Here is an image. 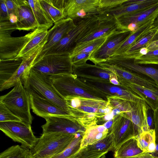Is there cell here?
<instances>
[{
    "instance_id": "cell-46",
    "label": "cell",
    "mask_w": 158,
    "mask_h": 158,
    "mask_svg": "<svg viewBox=\"0 0 158 158\" xmlns=\"http://www.w3.org/2000/svg\"><path fill=\"white\" fill-rule=\"evenodd\" d=\"M122 158H155L148 152H143L134 156Z\"/></svg>"
},
{
    "instance_id": "cell-22",
    "label": "cell",
    "mask_w": 158,
    "mask_h": 158,
    "mask_svg": "<svg viewBox=\"0 0 158 158\" xmlns=\"http://www.w3.org/2000/svg\"><path fill=\"white\" fill-rule=\"evenodd\" d=\"M48 16L53 23L67 18L64 9L65 0H40Z\"/></svg>"
},
{
    "instance_id": "cell-26",
    "label": "cell",
    "mask_w": 158,
    "mask_h": 158,
    "mask_svg": "<svg viewBox=\"0 0 158 158\" xmlns=\"http://www.w3.org/2000/svg\"><path fill=\"white\" fill-rule=\"evenodd\" d=\"M158 31V26L134 43L126 52L122 55L126 58L131 59L140 57L141 56L139 53L140 49L146 47L153 40Z\"/></svg>"
},
{
    "instance_id": "cell-17",
    "label": "cell",
    "mask_w": 158,
    "mask_h": 158,
    "mask_svg": "<svg viewBox=\"0 0 158 158\" xmlns=\"http://www.w3.org/2000/svg\"><path fill=\"white\" fill-rule=\"evenodd\" d=\"M158 15V3L155 5L134 13L123 15L116 18L120 28L128 30L127 26L131 23L137 24L139 27Z\"/></svg>"
},
{
    "instance_id": "cell-19",
    "label": "cell",
    "mask_w": 158,
    "mask_h": 158,
    "mask_svg": "<svg viewBox=\"0 0 158 158\" xmlns=\"http://www.w3.org/2000/svg\"><path fill=\"white\" fill-rule=\"evenodd\" d=\"M157 16L152 18L142 25L135 31L131 32L113 56L124 54L134 43L157 27L154 23Z\"/></svg>"
},
{
    "instance_id": "cell-12",
    "label": "cell",
    "mask_w": 158,
    "mask_h": 158,
    "mask_svg": "<svg viewBox=\"0 0 158 158\" xmlns=\"http://www.w3.org/2000/svg\"><path fill=\"white\" fill-rule=\"evenodd\" d=\"M35 32L36 29L22 36L0 37V60L16 58Z\"/></svg>"
},
{
    "instance_id": "cell-50",
    "label": "cell",
    "mask_w": 158,
    "mask_h": 158,
    "mask_svg": "<svg viewBox=\"0 0 158 158\" xmlns=\"http://www.w3.org/2000/svg\"><path fill=\"white\" fill-rule=\"evenodd\" d=\"M138 25L134 23H131L128 25L127 28L130 31L133 32L135 31L139 28Z\"/></svg>"
},
{
    "instance_id": "cell-6",
    "label": "cell",
    "mask_w": 158,
    "mask_h": 158,
    "mask_svg": "<svg viewBox=\"0 0 158 158\" xmlns=\"http://www.w3.org/2000/svg\"><path fill=\"white\" fill-rule=\"evenodd\" d=\"M0 129L14 141L30 149L35 146L39 139L34 135L31 125L22 121L0 122Z\"/></svg>"
},
{
    "instance_id": "cell-40",
    "label": "cell",
    "mask_w": 158,
    "mask_h": 158,
    "mask_svg": "<svg viewBox=\"0 0 158 158\" xmlns=\"http://www.w3.org/2000/svg\"><path fill=\"white\" fill-rule=\"evenodd\" d=\"M16 30V23H12L9 20L0 22V37L10 36Z\"/></svg>"
},
{
    "instance_id": "cell-34",
    "label": "cell",
    "mask_w": 158,
    "mask_h": 158,
    "mask_svg": "<svg viewBox=\"0 0 158 158\" xmlns=\"http://www.w3.org/2000/svg\"><path fill=\"white\" fill-rule=\"evenodd\" d=\"M143 119V131L154 129L153 111L143 100L141 101Z\"/></svg>"
},
{
    "instance_id": "cell-33",
    "label": "cell",
    "mask_w": 158,
    "mask_h": 158,
    "mask_svg": "<svg viewBox=\"0 0 158 158\" xmlns=\"http://www.w3.org/2000/svg\"><path fill=\"white\" fill-rule=\"evenodd\" d=\"M0 158H32L30 149L19 145L12 146L0 154Z\"/></svg>"
},
{
    "instance_id": "cell-4",
    "label": "cell",
    "mask_w": 158,
    "mask_h": 158,
    "mask_svg": "<svg viewBox=\"0 0 158 158\" xmlns=\"http://www.w3.org/2000/svg\"><path fill=\"white\" fill-rule=\"evenodd\" d=\"M0 102L23 122L31 125L33 118L30 112V98L20 80L10 92L0 96Z\"/></svg>"
},
{
    "instance_id": "cell-55",
    "label": "cell",
    "mask_w": 158,
    "mask_h": 158,
    "mask_svg": "<svg viewBox=\"0 0 158 158\" xmlns=\"http://www.w3.org/2000/svg\"><path fill=\"white\" fill-rule=\"evenodd\" d=\"M110 81L112 84L114 85H117L119 84V82L115 78H112L110 80Z\"/></svg>"
},
{
    "instance_id": "cell-43",
    "label": "cell",
    "mask_w": 158,
    "mask_h": 158,
    "mask_svg": "<svg viewBox=\"0 0 158 158\" xmlns=\"http://www.w3.org/2000/svg\"><path fill=\"white\" fill-rule=\"evenodd\" d=\"M9 20V14L4 0H0V22Z\"/></svg>"
},
{
    "instance_id": "cell-31",
    "label": "cell",
    "mask_w": 158,
    "mask_h": 158,
    "mask_svg": "<svg viewBox=\"0 0 158 158\" xmlns=\"http://www.w3.org/2000/svg\"><path fill=\"white\" fill-rule=\"evenodd\" d=\"M85 147L90 151L98 153L107 154L110 151H114V147L113 135L112 133L108 134L103 139Z\"/></svg>"
},
{
    "instance_id": "cell-58",
    "label": "cell",
    "mask_w": 158,
    "mask_h": 158,
    "mask_svg": "<svg viewBox=\"0 0 158 158\" xmlns=\"http://www.w3.org/2000/svg\"><path fill=\"white\" fill-rule=\"evenodd\" d=\"M158 39V32L154 37L153 40ZM152 40V41H153Z\"/></svg>"
},
{
    "instance_id": "cell-1",
    "label": "cell",
    "mask_w": 158,
    "mask_h": 158,
    "mask_svg": "<svg viewBox=\"0 0 158 158\" xmlns=\"http://www.w3.org/2000/svg\"><path fill=\"white\" fill-rule=\"evenodd\" d=\"M99 14L76 19L75 27L44 56L53 54L71 55L76 46L77 43L92 31L94 23L99 19Z\"/></svg>"
},
{
    "instance_id": "cell-3",
    "label": "cell",
    "mask_w": 158,
    "mask_h": 158,
    "mask_svg": "<svg viewBox=\"0 0 158 158\" xmlns=\"http://www.w3.org/2000/svg\"><path fill=\"white\" fill-rule=\"evenodd\" d=\"M76 135L58 133L42 134L30 149L32 158H52L64 150Z\"/></svg>"
},
{
    "instance_id": "cell-20",
    "label": "cell",
    "mask_w": 158,
    "mask_h": 158,
    "mask_svg": "<svg viewBox=\"0 0 158 158\" xmlns=\"http://www.w3.org/2000/svg\"><path fill=\"white\" fill-rule=\"evenodd\" d=\"M17 16V30L28 31L34 30L38 27L37 23L27 1L26 3L19 7Z\"/></svg>"
},
{
    "instance_id": "cell-57",
    "label": "cell",
    "mask_w": 158,
    "mask_h": 158,
    "mask_svg": "<svg viewBox=\"0 0 158 158\" xmlns=\"http://www.w3.org/2000/svg\"><path fill=\"white\" fill-rule=\"evenodd\" d=\"M154 24L156 26H158V15L155 19Z\"/></svg>"
},
{
    "instance_id": "cell-32",
    "label": "cell",
    "mask_w": 158,
    "mask_h": 158,
    "mask_svg": "<svg viewBox=\"0 0 158 158\" xmlns=\"http://www.w3.org/2000/svg\"><path fill=\"white\" fill-rule=\"evenodd\" d=\"M108 37L99 38L77 44L70 56L81 53L94 52L104 44Z\"/></svg>"
},
{
    "instance_id": "cell-8",
    "label": "cell",
    "mask_w": 158,
    "mask_h": 158,
    "mask_svg": "<svg viewBox=\"0 0 158 158\" xmlns=\"http://www.w3.org/2000/svg\"><path fill=\"white\" fill-rule=\"evenodd\" d=\"M46 122L41 127L43 134L58 133L66 134H80L83 136L86 128L77 124L69 117L52 116L44 118Z\"/></svg>"
},
{
    "instance_id": "cell-28",
    "label": "cell",
    "mask_w": 158,
    "mask_h": 158,
    "mask_svg": "<svg viewBox=\"0 0 158 158\" xmlns=\"http://www.w3.org/2000/svg\"><path fill=\"white\" fill-rule=\"evenodd\" d=\"M48 30L38 27L34 35L22 49L16 57H23L36 48L47 38Z\"/></svg>"
},
{
    "instance_id": "cell-54",
    "label": "cell",
    "mask_w": 158,
    "mask_h": 158,
    "mask_svg": "<svg viewBox=\"0 0 158 158\" xmlns=\"http://www.w3.org/2000/svg\"><path fill=\"white\" fill-rule=\"evenodd\" d=\"M121 111V110L119 108H115L112 110L111 113L114 116L119 114Z\"/></svg>"
},
{
    "instance_id": "cell-49",
    "label": "cell",
    "mask_w": 158,
    "mask_h": 158,
    "mask_svg": "<svg viewBox=\"0 0 158 158\" xmlns=\"http://www.w3.org/2000/svg\"><path fill=\"white\" fill-rule=\"evenodd\" d=\"M155 158H158V137H156V148L155 151L150 153Z\"/></svg>"
},
{
    "instance_id": "cell-5",
    "label": "cell",
    "mask_w": 158,
    "mask_h": 158,
    "mask_svg": "<svg viewBox=\"0 0 158 158\" xmlns=\"http://www.w3.org/2000/svg\"><path fill=\"white\" fill-rule=\"evenodd\" d=\"M73 65L69 55H45L36 60L31 69L50 76L71 73Z\"/></svg>"
},
{
    "instance_id": "cell-18",
    "label": "cell",
    "mask_w": 158,
    "mask_h": 158,
    "mask_svg": "<svg viewBox=\"0 0 158 158\" xmlns=\"http://www.w3.org/2000/svg\"><path fill=\"white\" fill-rule=\"evenodd\" d=\"M111 133L114 136V150L129 139L138 135L134 124L127 116L118 124L113 125Z\"/></svg>"
},
{
    "instance_id": "cell-59",
    "label": "cell",
    "mask_w": 158,
    "mask_h": 158,
    "mask_svg": "<svg viewBox=\"0 0 158 158\" xmlns=\"http://www.w3.org/2000/svg\"></svg>"
},
{
    "instance_id": "cell-7",
    "label": "cell",
    "mask_w": 158,
    "mask_h": 158,
    "mask_svg": "<svg viewBox=\"0 0 158 158\" xmlns=\"http://www.w3.org/2000/svg\"><path fill=\"white\" fill-rule=\"evenodd\" d=\"M131 32L128 30H118L112 34L98 49L92 53L89 60L96 65L106 61L113 55Z\"/></svg>"
},
{
    "instance_id": "cell-11",
    "label": "cell",
    "mask_w": 158,
    "mask_h": 158,
    "mask_svg": "<svg viewBox=\"0 0 158 158\" xmlns=\"http://www.w3.org/2000/svg\"><path fill=\"white\" fill-rule=\"evenodd\" d=\"M27 92L30 98L31 108L37 115L43 118L52 116L69 117L71 114L69 111L63 109L49 100L35 93Z\"/></svg>"
},
{
    "instance_id": "cell-52",
    "label": "cell",
    "mask_w": 158,
    "mask_h": 158,
    "mask_svg": "<svg viewBox=\"0 0 158 158\" xmlns=\"http://www.w3.org/2000/svg\"><path fill=\"white\" fill-rule=\"evenodd\" d=\"M149 52L148 49L145 47L141 49L139 51V53L141 56L143 55H146Z\"/></svg>"
},
{
    "instance_id": "cell-44",
    "label": "cell",
    "mask_w": 158,
    "mask_h": 158,
    "mask_svg": "<svg viewBox=\"0 0 158 158\" xmlns=\"http://www.w3.org/2000/svg\"><path fill=\"white\" fill-rule=\"evenodd\" d=\"M153 111V120L156 136L158 137V106Z\"/></svg>"
},
{
    "instance_id": "cell-38",
    "label": "cell",
    "mask_w": 158,
    "mask_h": 158,
    "mask_svg": "<svg viewBox=\"0 0 158 158\" xmlns=\"http://www.w3.org/2000/svg\"><path fill=\"white\" fill-rule=\"evenodd\" d=\"M106 154L91 151L85 147L80 148L69 158H99L104 154Z\"/></svg>"
},
{
    "instance_id": "cell-53",
    "label": "cell",
    "mask_w": 158,
    "mask_h": 158,
    "mask_svg": "<svg viewBox=\"0 0 158 158\" xmlns=\"http://www.w3.org/2000/svg\"><path fill=\"white\" fill-rule=\"evenodd\" d=\"M114 117V116L111 112H109L104 117V119L105 121H108L112 120Z\"/></svg>"
},
{
    "instance_id": "cell-51",
    "label": "cell",
    "mask_w": 158,
    "mask_h": 158,
    "mask_svg": "<svg viewBox=\"0 0 158 158\" xmlns=\"http://www.w3.org/2000/svg\"><path fill=\"white\" fill-rule=\"evenodd\" d=\"M9 21L13 23H16L17 21V18L16 15L10 14L9 15Z\"/></svg>"
},
{
    "instance_id": "cell-25",
    "label": "cell",
    "mask_w": 158,
    "mask_h": 158,
    "mask_svg": "<svg viewBox=\"0 0 158 158\" xmlns=\"http://www.w3.org/2000/svg\"><path fill=\"white\" fill-rule=\"evenodd\" d=\"M143 152L138 145L137 136L129 139L121 144L114 151L113 156L115 158L127 157Z\"/></svg>"
},
{
    "instance_id": "cell-13",
    "label": "cell",
    "mask_w": 158,
    "mask_h": 158,
    "mask_svg": "<svg viewBox=\"0 0 158 158\" xmlns=\"http://www.w3.org/2000/svg\"><path fill=\"white\" fill-rule=\"evenodd\" d=\"M75 26L74 20L70 18L63 19L55 23L54 26L48 31L47 43L36 60L42 57Z\"/></svg>"
},
{
    "instance_id": "cell-35",
    "label": "cell",
    "mask_w": 158,
    "mask_h": 158,
    "mask_svg": "<svg viewBox=\"0 0 158 158\" xmlns=\"http://www.w3.org/2000/svg\"><path fill=\"white\" fill-rule=\"evenodd\" d=\"M82 136L78 134L69 145L63 152L52 158H69L77 152L81 148Z\"/></svg>"
},
{
    "instance_id": "cell-21",
    "label": "cell",
    "mask_w": 158,
    "mask_h": 158,
    "mask_svg": "<svg viewBox=\"0 0 158 158\" xmlns=\"http://www.w3.org/2000/svg\"><path fill=\"white\" fill-rule=\"evenodd\" d=\"M123 83L124 87L127 90L141 97L153 110L158 106V91L134 84L125 80Z\"/></svg>"
},
{
    "instance_id": "cell-45",
    "label": "cell",
    "mask_w": 158,
    "mask_h": 158,
    "mask_svg": "<svg viewBox=\"0 0 158 158\" xmlns=\"http://www.w3.org/2000/svg\"><path fill=\"white\" fill-rule=\"evenodd\" d=\"M146 47L147 48L149 52L158 50V39L152 41L148 44Z\"/></svg>"
},
{
    "instance_id": "cell-37",
    "label": "cell",
    "mask_w": 158,
    "mask_h": 158,
    "mask_svg": "<svg viewBox=\"0 0 158 158\" xmlns=\"http://www.w3.org/2000/svg\"><path fill=\"white\" fill-rule=\"evenodd\" d=\"M12 121H22L3 103L0 102V122Z\"/></svg>"
},
{
    "instance_id": "cell-2",
    "label": "cell",
    "mask_w": 158,
    "mask_h": 158,
    "mask_svg": "<svg viewBox=\"0 0 158 158\" xmlns=\"http://www.w3.org/2000/svg\"><path fill=\"white\" fill-rule=\"evenodd\" d=\"M23 85L27 92L35 93L69 111L64 98L53 86L51 76L31 69Z\"/></svg>"
},
{
    "instance_id": "cell-39",
    "label": "cell",
    "mask_w": 158,
    "mask_h": 158,
    "mask_svg": "<svg viewBox=\"0 0 158 158\" xmlns=\"http://www.w3.org/2000/svg\"><path fill=\"white\" fill-rule=\"evenodd\" d=\"M127 0H99L98 9L102 11L110 9L119 6Z\"/></svg>"
},
{
    "instance_id": "cell-24",
    "label": "cell",
    "mask_w": 158,
    "mask_h": 158,
    "mask_svg": "<svg viewBox=\"0 0 158 158\" xmlns=\"http://www.w3.org/2000/svg\"><path fill=\"white\" fill-rule=\"evenodd\" d=\"M22 61V57L0 60V86L11 78Z\"/></svg>"
},
{
    "instance_id": "cell-10",
    "label": "cell",
    "mask_w": 158,
    "mask_h": 158,
    "mask_svg": "<svg viewBox=\"0 0 158 158\" xmlns=\"http://www.w3.org/2000/svg\"><path fill=\"white\" fill-rule=\"evenodd\" d=\"M99 0H65L67 18L74 20L99 13Z\"/></svg>"
},
{
    "instance_id": "cell-36",
    "label": "cell",
    "mask_w": 158,
    "mask_h": 158,
    "mask_svg": "<svg viewBox=\"0 0 158 158\" xmlns=\"http://www.w3.org/2000/svg\"><path fill=\"white\" fill-rule=\"evenodd\" d=\"M134 63L143 64L158 65V50L149 51L147 54L133 59Z\"/></svg>"
},
{
    "instance_id": "cell-23",
    "label": "cell",
    "mask_w": 158,
    "mask_h": 158,
    "mask_svg": "<svg viewBox=\"0 0 158 158\" xmlns=\"http://www.w3.org/2000/svg\"><path fill=\"white\" fill-rule=\"evenodd\" d=\"M108 131L103 125H92L86 129L82 136L81 148L91 145L106 137Z\"/></svg>"
},
{
    "instance_id": "cell-29",
    "label": "cell",
    "mask_w": 158,
    "mask_h": 158,
    "mask_svg": "<svg viewBox=\"0 0 158 158\" xmlns=\"http://www.w3.org/2000/svg\"><path fill=\"white\" fill-rule=\"evenodd\" d=\"M138 145L143 152L151 153L156 148L155 130L143 131L137 136Z\"/></svg>"
},
{
    "instance_id": "cell-30",
    "label": "cell",
    "mask_w": 158,
    "mask_h": 158,
    "mask_svg": "<svg viewBox=\"0 0 158 158\" xmlns=\"http://www.w3.org/2000/svg\"><path fill=\"white\" fill-rule=\"evenodd\" d=\"M133 103L131 110L130 112L126 113L134 124L135 129L139 135L143 131V119L141 101Z\"/></svg>"
},
{
    "instance_id": "cell-14",
    "label": "cell",
    "mask_w": 158,
    "mask_h": 158,
    "mask_svg": "<svg viewBox=\"0 0 158 158\" xmlns=\"http://www.w3.org/2000/svg\"><path fill=\"white\" fill-rule=\"evenodd\" d=\"M105 62L145 76L153 80L158 85V69L135 64L133 59L126 58L122 55L111 56Z\"/></svg>"
},
{
    "instance_id": "cell-9",
    "label": "cell",
    "mask_w": 158,
    "mask_h": 158,
    "mask_svg": "<svg viewBox=\"0 0 158 158\" xmlns=\"http://www.w3.org/2000/svg\"><path fill=\"white\" fill-rule=\"evenodd\" d=\"M47 42V39L36 48L23 58L22 62L13 76L8 81L0 86L2 91L14 86L19 80L23 85L37 57Z\"/></svg>"
},
{
    "instance_id": "cell-42",
    "label": "cell",
    "mask_w": 158,
    "mask_h": 158,
    "mask_svg": "<svg viewBox=\"0 0 158 158\" xmlns=\"http://www.w3.org/2000/svg\"><path fill=\"white\" fill-rule=\"evenodd\" d=\"M92 52L83 53L70 56L73 65L79 66L86 63Z\"/></svg>"
},
{
    "instance_id": "cell-41",
    "label": "cell",
    "mask_w": 158,
    "mask_h": 158,
    "mask_svg": "<svg viewBox=\"0 0 158 158\" xmlns=\"http://www.w3.org/2000/svg\"><path fill=\"white\" fill-rule=\"evenodd\" d=\"M7 7L9 15L13 14L17 16L19 7L26 3L27 0H4Z\"/></svg>"
},
{
    "instance_id": "cell-47",
    "label": "cell",
    "mask_w": 158,
    "mask_h": 158,
    "mask_svg": "<svg viewBox=\"0 0 158 158\" xmlns=\"http://www.w3.org/2000/svg\"><path fill=\"white\" fill-rule=\"evenodd\" d=\"M81 109L83 111L89 113H94L97 111V108L89 106H81Z\"/></svg>"
},
{
    "instance_id": "cell-48",
    "label": "cell",
    "mask_w": 158,
    "mask_h": 158,
    "mask_svg": "<svg viewBox=\"0 0 158 158\" xmlns=\"http://www.w3.org/2000/svg\"><path fill=\"white\" fill-rule=\"evenodd\" d=\"M113 125V121L112 120L107 121L103 124L105 127L108 130V134L111 133Z\"/></svg>"
},
{
    "instance_id": "cell-16",
    "label": "cell",
    "mask_w": 158,
    "mask_h": 158,
    "mask_svg": "<svg viewBox=\"0 0 158 158\" xmlns=\"http://www.w3.org/2000/svg\"><path fill=\"white\" fill-rule=\"evenodd\" d=\"M158 3V0H127L121 5L110 9L102 11L118 18L123 15L134 13L151 7Z\"/></svg>"
},
{
    "instance_id": "cell-27",
    "label": "cell",
    "mask_w": 158,
    "mask_h": 158,
    "mask_svg": "<svg viewBox=\"0 0 158 158\" xmlns=\"http://www.w3.org/2000/svg\"><path fill=\"white\" fill-rule=\"evenodd\" d=\"M27 2L32 10L38 27L47 30L50 28L53 23L42 7L40 0H29Z\"/></svg>"
},
{
    "instance_id": "cell-15",
    "label": "cell",
    "mask_w": 158,
    "mask_h": 158,
    "mask_svg": "<svg viewBox=\"0 0 158 158\" xmlns=\"http://www.w3.org/2000/svg\"><path fill=\"white\" fill-rule=\"evenodd\" d=\"M118 30L122 29L120 28L117 19L114 16L100 13L99 23L97 28L91 34L79 41L77 45L99 38L108 37Z\"/></svg>"
},
{
    "instance_id": "cell-56",
    "label": "cell",
    "mask_w": 158,
    "mask_h": 158,
    "mask_svg": "<svg viewBox=\"0 0 158 158\" xmlns=\"http://www.w3.org/2000/svg\"><path fill=\"white\" fill-rule=\"evenodd\" d=\"M95 116V114L94 113H90L88 114L87 115V117L88 118H93Z\"/></svg>"
}]
</instances>
